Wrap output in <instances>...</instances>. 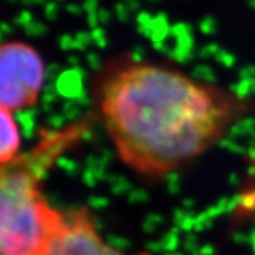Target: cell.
Wrapping results in <instances>:
<instances>
[{"label":"cell","instance_id":"obj_5","mask_svg":"<svg viewBox=\"0 0 255 255\" xmlns=\"http://www.w3.org/2000/svg\"><path fill=\"white\" fill-rule=\"evenodd\" d=\"M20 143V130L11 111L0 107V167L14 160Z\"/></svg>","mask_w":255,"mask_h":255},{"label":"cell","instance_id":"obj_3","mask_svg":"<svg viewBox=\"0 0 255 255\" xmlns=\"http://www.w3.org/2000/svg\"><path fill=\"white\" fill-rule=\"evenodd\" d=\"M44 63L24 43L0 46V107L17 111L33 105L44 82Z\"/></svg>","mask_w":255,"mask_h":255},{"label":"cell","instance_id":"obj_4","mask_svg":"<svg viewBox=\"0 0 255 255\" xmlns=\"http://www.w3.org/2000/svg\"><path fill=\"white\" fill-rule=\"evenodd\" d=\"M47 255H128L104 241L85 211H73L64 216ZM149 255V254H135Z\"/></svg>","mask_w":255,"mask_h":255},{"label":"cell","instance_id":"obj_2","mask_svg":"<svg viewBox=\"0 0 255 255\" xmlns=\"http://www.w3.org/2000/svg\"><path fill=\"white\" fill-rule=\"evenodd\" d=\"M64 216L48 204L28 167H0V255H47Z\"/></svg>","mask_w":255,"mask_h":255},{"label":"cell","instance_id":"obj_1","mask_svg":"<svg viewBox=\"0 0 255 255\" xmlns=\"http://www.w3.org/2000/svg\"><path fill=\"white\" fill-rule=\"evenodd\" d=\"M100 107L119 159L147 177L172 173L209 150L243 110L217 87L143 63L110 74Z\"/></svg>","mask_w":255,"mask_h":255}]
</instances>
